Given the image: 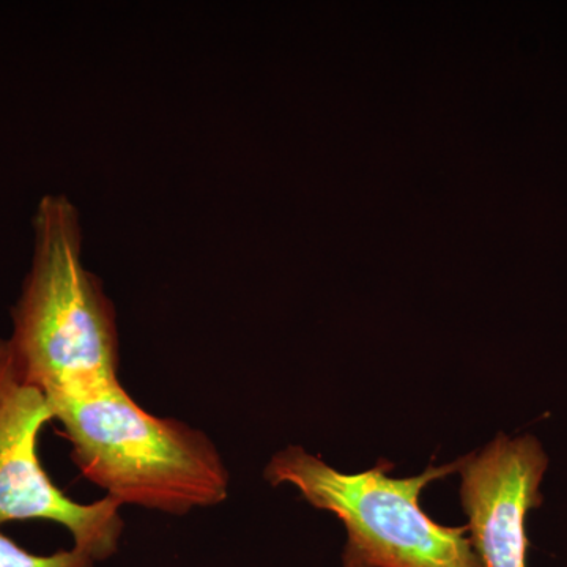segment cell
I'll use <instances>...</instances> for the list:
<instances>
[{
	"label": "cell",
	"mask_w": 567,
	"mask_h": 567,
	"mask_svg": "<svg viewBox=\"0 0 567 567\" xmlns=\"http://www.w3.org/2000/svg\"><path fill=\"white\" fill-rule=\"evenodd\" d=\"M11 320L20 374L50 401L122 385L114 306L82 262L80 215L65 196L43 197L37 208L31 270Z\"/></svg>",
	"instance_id": "cell-1"
},
{
	"label": "cell",
	"mask_w": 567,
	"mask_h": 567,
	"mask_svg": "<svg viewBox=\"0 0 567 567\" xmlns=\"http://www.w3.org/2000/svg\"><path fill=\"white\" fill-rule=\"evenodd\" d=\"M50 402L81 475L122 507L188 516L229 498L230 473L210 436L153 415L125 386Z\"/></svg>",
	"instance_id": "cell-2"
},
{
	"label": "cell",
	"mask_w": 567,
	"mask_h": 567,
	"mask_svg": "<svg viewBox=\"0 0 567 567\" xmlns=\"http://www.w3.org/2000/svg\"><path fill=\"white\" fill-rule=\"evenodd\" d=\"M462 458L429 466L421 475L390 476L380 461L363 473H341L305 447L278 451L264 476L274 487L290 484L316 509L334 514L347 529L342 567H481L468 527H443L421 509L432 481L458 473Z\"/></svg>",
	"instance_id": "cell-3"
},
{
	"label": "cell",
	"mask_w": 567,
	"mask_h": 567,
	"mask_svg": "<svg viewBox=\"0 0 567 567\" xmlns=\"http://www.w3.org/2000/svg\"><path fill=\"white\" fill-rule=\"evenodd\" d=\"M51 421L50 399L22 379L9 339L0 338V528L10 522H54L93 561L110 559L125 529L122 506L110 496L80 503L52 483L39 447Z\"/></svg>",
	"instance_id": "cell-4"
},
{
	"label": "cell",
	"mask_w": 567,
	"mask_h": 567,
	"mask_svg": "<svg viewBox=\"0 0 567 567\" xmlns=\"http://www.w3.org/2000/svg\"><path fill=\"white\" fill-rule=\"evenodd\" d=\"M548 457L533 435H498L462 457L461 499L481 567H527L529 511L543 505Z\"/></svg>",
	"instance_id": "cell-5"
},
{
	"label": "cell",
	"mask_w": 567,
	"mask_h": 567,
	"mask_svg": "<svg viewBox=\"0 0 567 567\" xmlns=\"http://www.w3.org/2000/svg\"><path fill=\"white\" fill-rule=\"evenodd\" d=\"M0 567H95V561L76 547L52 555L31 554L0 532Z\"/></svg>",
	"instance_id": "cell-6"
}]
</instances>
